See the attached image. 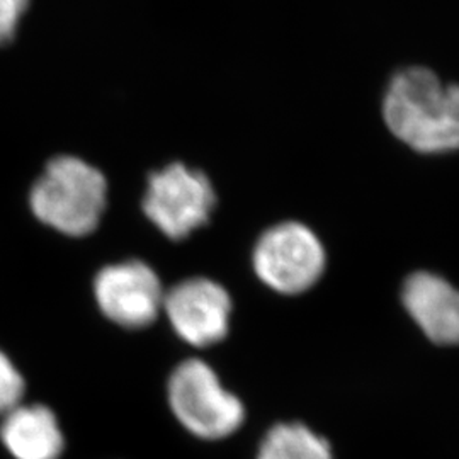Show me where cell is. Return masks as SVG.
Wrapping results in <instances>:
<instances>
[{
  "label": "cell",
  "mask_w": 459,
  "mask_h": 459,
  "mask_svg": "<svg viewBox=\"0 0 459 459\" xmlns=\"http://www.w3.org/2000/svg\"><path fill=\"white\" fill-rule=\"evenodd\" d=\"M381 111L394 138L417 153L459 150V85L443 82L429 68L411 66L394 75Z\"/></svg>",
  "instance_id": "cell-1"
},
{
  "label": "cell",
  "mask_w": 459,
  "mask_h": 459,
  "mask_svg": "<svg viewBox=\"0 0 459 459\" xmlns=\"http://www.w3.org/2000/svg\"><path fill=\"white\" fill-rule=\"evenodd\" d=\"M108 204V181L94 165L74 155L51 159L30 193V208L49 229L74 238L98 229Z\"/></svg>",
  "instance_id": "cell-2"
},
{
  "label": "cell",
  "mask_w": 459,
  "mask_h": 459,
  "mask_svg": "<svg viewBox=\"0 0 459 459\" xmlns=\"http://www.w3.org/2000/svg\"><path fill=\"white\" fill-rule=\"evenodd\" d=\"M167 402L189 434L203 441H221L246 422L242 400L229 392L213 368L203 359L179 362L169 377Z\"/></svg>",
  "instance_id": "cell-3"
},
{
  "label": "cell",
  "mask_w": 459,
  "mask_h": 459,
  "mask_svg": "<svg viewBox=\"0 0 459 459\" xmlns=\"http://www.w3.org/2000/svg\"><path fill=\"white\" fill-rule=\"evenodd\" d=\"M255 276L279 295L307 293L327 267V252L318 235L299 221H282L265 230L252 252Z\"/></svg>",
  "instance_id": "cell-4"
},
{
  "label": "cell",
  "mask_w": 459,
  "mask_h": 459,
  "mask_svg": "<svg viewBox=\"0 0 459 459\" xmlns=\"http://www.w3.org/2000/svg\"><path fill=\"white\" fill-rule=\"evenodd\" d=\"M214 206L213 184L197 169L170 164L148 178L143 212L170 240H184L204 227Z\"/></svg>",
  "instance_id": "cell-5"
},
{
  "label": "cell",
  "mask_w": 459,
  "mask_h": 459,
  "mask_svg": "<svg viewBox=\"0 0 459 459\" xmlns=\"http://www.w3.org/2000/svg\"><path fill=\"white\" fill-rule=\"evenodd\" d=\"M99 310L116 325L145 328L164 307L165 290L159 274L143 261H125L102 267L94 278Z\"/></svg>",
  "instance_id": "cell-6"
},
{
  "label": "cell",
  "mask_w": 459,
  "mask_h": 459,
  "mask_svg": "<svg viewBox=\"0 0 459 459\" xmlns=\"http://www.w3.org/2000/svg\"><path fill=\"white\" fill-rule=\"evenodd\" d=\"M233 301L225 286L210 278H189L165 291L162 312L170 327L193 347H212L229 335Z\"/></svg>",
  "instance_id": "cell-7"
},
{
  "label": "cell",
  "mask_w": 459,
  "mask_h": 459,
  "mask_svg": "<svg viewBox=\"0 0 459 459\" xmlns=\"http://www.w3.org/2000/svg\"><path fill=\"white\" fill-rule=\"evenodd\" d=\"M402 303L430 342L459 345V290L447 279L419 271L405 279Z\"/></svg>",
  "instance_id": "cell-8"
},
{
  "label": "cell",
  "mask_w": 459,
  "mask_h": 459,
  "mask_svg": "<svg viewBox=\"0 0 459 459\" xmlns=\"http://www.w3.org/2000/svg\"><path fill=\"white\" fill-rule=\"evenodd\" d=\"M0 443L13 459H62L65 436L43 403H19L0 419Z\"/></svg>",
  "instance_id": "cell-9"
},
{
  "label": "cell",
  "mask_w": 459,
  "mask_h": 459,
  "mask_svg": "<svg viewBox=\"0 0 459 459\" xmlns=\"http://www.w3.org/2000/svg\"><path fill=\"white\" fill-rule=\"evenodd\" d=\"M255 459H333V449L307 424L281 422L265 432Z\"/></svg>",
  "instance_id": "cell-10"
},
{
  "label": "cell",
  "mask_w": 459,
  "mask_h": 459,
  "mask_svg": "<svg viewBox=\"0 0 459 459\" xmlns=\"http://www.w3.org/2000/svg\"><path fill=\"white\" fill-rule=\"evenodd\" d=\"M26 381L11 358L0 351V419L22 403Z\"/></svg>",
  "instance_id": "cell-11"
},
{
  "label": "cell",
  "mask_w": 459,
  "mask_h": 459,
  "mask_svg": "<svg viewBox=\"0 0 459 459\" xmlns=\"http://www.w3.org/2000/svg\"><path fill=\"white\" fill-rule=\"evenodd\" d=\"M30 9V0H0V47L16 38L21 19Z\"/></svg>",
  "instance_id": "cell-12"
}]
</instances>
